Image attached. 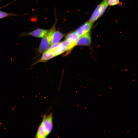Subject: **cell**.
I'll return each mask as SVG.
<instances>
[{"label": "cell", "mask_w": 138, "mask_h": 138, "mask_svg": "<svg viewBox=\"0 0 138 138\" xmlns=\"http://www.w3.org/2000/svg\"><path fill=\"white\" fill-rule=\"evenodd\" d=\"M54 30V27L50 30L47 34L42 38L37 50L38 53H43L49 48L51 46L52 34Z\"/></svg>", "instance_id": "1"}, {"label": "cell", "mask_w": 138, "mask_h": 138, "mask_svg": "<svg viewBox=\"0 0 138 138\" xmlns=\"http://www.w3.org/2000/svg\"><path fill=\"white\" fill-rule=\"evenodd\" d=\"M40 124L47 136L52 131L53 128V116L51 113L48 116L44 115Z\"/></svg>", "instance_id": "2"}, {"label": "cell", "mask_w": 138, "mask_h": 138, "mask_svg": "<svg viewBox=\"0 0 138 138\" xmlns=\"http://www.w3.org/2000/svg\"><path fill=\"white\" fill-rule=\"evenodd\" d=\"M49 30L38 28L30 32H23L20 33L19 37L31 36L38 38H42L48 33Z\"/></svg>", "instance_id": "3"}, {"label": "cell", "mask_w": 138, "mask_h": 138, "mask_svg": "<svg viewBox=\"0 0 138 138\" xmlns=\"http://www.w3.org/2000/svg\"><path fill=\"white\" fill-rule=\"evenodd\" d=\"M93 23L90 22H86L79 27L75 31L80 37L89 32L92 26Z\"/></svg>", "instance_id": "4"}, {"label": "cell", "mask_w": 138, "mask_h": 138, "mask_svg": "<svg viewBox=\"0 0 138 138\" xmlns=\"http://www.w3.org/2000/svg\"><path fill=\"white\" fill-rule=\"evenodd\" d=\"M91 43V38L89 32L79 37L76 43V45L88 46Z\"/></svg>", "instance_id": "5"}, {"label": "cell", "mask_w": 138, "mask_h": 138, "mask_svg": "<svg viewBox=\"0 0 138 138\" xmlns=\"http://www.w3.org/2000/svg\"><path fill=\"white\" fill-rule=\"evenodd\" d=\"M55 56L54 51L47 50L43 53L40 58L35 62L33 65H35L39 63L45 62Z\"/></svg>", "instance_id": "6"}, {"label": "cell", "mask_w": 138, "mask_h": 138, "mask_svg": "<svg viewBox=\"0 0 138 138\" xmlns=\"http://www.w3.org/2000/svg\"><path fill=\"white\" fill-rule=\"evenodd\" d=\"M64 36V35L61 32L55 29L52 34L51 45L59 42Z\"/></svg>", "instance_id": "7"}, {"label": "cell", "mask_w": 138, "mask_h": 138, "mask_svg": "<svg viewBox=\"0 0 138 138\" xmlns=\"http://www.w3.org/2000/svg\"><path fill=\"white\" fill-rule=\"evenodd\" d=\"M79 37L75 31L71 32L67 34L65 39L70 41L75 47L76 46V43Z\"/></svg>", "instance_id": "8"}, {"label": "cell", "mask_w": 138, "mask_h": 138, "mask_svg": "<svg viewBox=\"0 0 138 138\" xmlns=\"http://www.w3.org/2000/svg\"><path fill=\"white\" fill-rule=\"evenodd\" d=\"M101 4L98 5L95 9L91 16L89 21L93 23L100 17Z\"/></svg>", "instance_id": "9"}, {"label": "cell", "mask_w": 138, "mask_h": 138, "mask_svg": "<svg viewBox=\"0 0 138 138\" xmlns=\"http://www.w3.org/2000/svg\"><path fill=\"white\" fill-rule=\"evenodd\" d=\"M67 51V47L62 42H61L60 44L54 50V52L56 56Z\"/></svg>", "instance_id": "10"}, {"label": "cell", "mask_w": 138, "mask_h": 138, "mask_svg": "<svg viewBox=\"0 0 138 138\" xmlns=\"http://www.w3.org/2000/svg\"><path fill=\"white\" fill-rule=\"evenodd\" d=\"M108 0H103L101 4V12L100 16L101 17L105 12L108 5Z\"/></svg>", "instance_id": "11"}, {"label": "cell", "mask_w": 138, "mask_h": 138, "mask_svg": "<svg viewBox=\"0 0 138 138\" xmlns=\"http://www.w3.org/2000/svg\"><path fill=\"white\" fill-rule=\"evenodd\" d=\"M18 15L12 13H9L0 10V19L10 16H14Z\"/></svg>", "instance_id": "12"}, {"label": "cell", "mask_w": 138, "mask_h": 138, "mask_svg": "<svg viewBox=\"0 0 138 138\" xmlns=\"http://www.w3.org/2000/svg\"><path fill=\"white\" fill-rule=\"evenodd\" d=\"M108 5L110 6H114L120 4L119 0H108Z\"/></svg>", "instance_id": "13"}, {"label": "cell", "mask_w": 138, "mask_h": 138, "mask_svg": "<svg viewBox=\"0 0 138 138\" xmlns=\"http://www.w3.org/2000/svg\"><path fill=\"white\" fill-rule=\"evenodd\" d=\"M1 1V0H0V2Z\"/></svg>", "instance_id": "14"}]
</instances>
